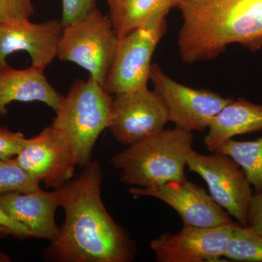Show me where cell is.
Listing matches in <instances>:
<instances>
[{
    "instance_id": "obj_1",
    "label": "cell",
    "mask_w": 262,
    "mask_h": 262,
    "mask_svg": "<svg viewBox=\"0 0 262 262\" xmlns=\"http://www.w3.org/2000/svg\"><path fill=\"white\" fill-rule=\"evenodd\" d=\"M102 168L91 160L82 173L57 188L65 220L48 248L62 262H128L136 246L126 231L108 214L101 196Z\"/></svg>"
},
{
    "instance_id": "obj_2",
    "label": "cell",
    "mask_w": 262,
    "mask_h": 262,
    "mask_svg": "<svg viewBox=\"0 0 262 262\" xmlns=\"http://www.w3.org/2000/svg\"><path fill=\"white\" fill-rule=\"evenodd\" d=\"M178 8L184 63L213 59L232 44L252 53L262 50V0H182Z\"/></svg>"
},
{
    "instance_id": "obj_3",
    "label": "cell",
    "mask_w": 262,
    "mask_h": 262,
    "mask_svg": "<svg viewBox=\"0 0 262 262\" xmlns=\"http://www.w3.org/2000/svg\"><path fill=\"white\" fill-rule=\"evenodd\" d=\"M192 133L176 127L156 133L127 146L111 159L120 179L128 185L153 188L187 179L188 155L193 149Z\"/></svg>"
},
{
    "instance_id": "obj_4",
    "label": "cell",
    "mask_w": 262,
    "mask_h": 262,
    "mask_svg": "<svg viewBox=\"0 0 262 262\" xmlns=\"http://www.w3.org/2000/svg\"><path fill=\"white\" fill-rule=\"evenodd\" d=\"M113 98L91 77L76 81L63 96L51 126L70 146L77 166L91 161L96 141L108 128Z\"/></svg>"
},
{
    "instance_id": "obj_5",
    "label": "cell",
    "mask_w": 262,
    "mask_h": 262,
    "mask_svg": "<svg viewBox=\"0 0 262 262\" xmlns=\"http://www.w3.org/2000/svg\"><path fill=\"white\" fill-rule=\"evenodd\" d=\"M118 42L110 17L96 7L83 18L63 27L57 57L82 67L103 88Z\"/></svg>"
},
{
    "instance_id": "obj_6",
    "label": "cell",
    "mask_w": 262,
    "mask_h": 262,
    "mask_svg": "<svg viewBox=\"0 0 262 262\" xmlns=\"http://www.w3.org/2000/svg\"><path fill=\"white\" fill-rule=\"evenodd\" d=\"M166 31V16L160 15L119 38L103 85L108 94L114 96L147 87L151 58Z\"/></svg>"
},
{
    "instance_id": "obj_7",
    "label": "cell",
    "mask_w": 262,
    "mask_h": 262,
    "mask_svg": "<svg viewBox=\"0 0 262 262\" xmlns=\"http://www.w3.org/2000/svg\"><path fill=\"white\" fill-rule=\"evenodd\" d=\"M187 166L206 182L210 194L239 225L248 227L253 196L251 185L243 169L230 157L218 152L203 155L191 150Z\"/></svg>"
},
{
    "instance_id": "obj_8",
    "label": "cell",
    "mask_w": 262,
    "mask_h": 262,
    "mask_svg": "<svg viewBox=\"0 0 262 262\" xmlns=\"http://www.w3.org/2000/svg\"><path fill=\"white\" fill-rule=\"evenodd\" d=\"M149 80L166 106L170 122L191 133L208 128L213 117L232 99L208 90L192 89L179 83L157 63L151 65Z\"/></svg>"
},
{
    "instance_id": "obj_9",
    "label": "cell",
    "mask_w": 262,
    "mask_h": 262,
    "mask_svg": "<svg viewBox=\"0 0 262 262\" xmlns=\"http://www.w3.org/2000/svg\"><path fill=\"white\" fill-rule=\"evenodd\" d=\"M168 122L165 103L148 86L113 96L108 129L120 144L130 145L163 130Z\"/></svg>"
},
{
    "instance_id": "obj_10",
    "label": "cell",
    "mask_w": 262,
    "mask_h": 262,
    "mask_svg": "<svg viewBox=\"0 0 262 262\" xmlns=\"http://www.w3.org/2000/svg\"><path fill=\"white\" fill-rule=\"evenodd\" d=\"M237 224L212 227L184 225L175 234L165 232L150 243L158 262L219 261Z\"/></svg>"
},
{
    "instance_id": "obj_11",
    "label": "cell",
    "mask_w": 262,
    "mask_h": 262,
    "mask_svg": "<svg viewBox=\"0 0 262 262\" xmlns=\"http://www.w3.org/2000/svg\"><path fill=\"white\" fill-rule=\"evenodd\" d=\"M15 159L34 179L54 189L72 179L77 166L70 146L51 125L26 139Z\"/></svg>"
},
{
    "instance_id": "obj_12",
    "label": "cell",
    "mask_w": 262,
    "mask_h": 262,
    "mask_svg": "<svg viewBox=\"0 0 262 262\" xmlns=\"http://www.w3.org/2000/svg\"><path fill=\"white\" fill-rule=\"evenodd\" d=\"M129 193L135 198L152 196L164 202L179 213L184 225L212 227L234 223L211 194L187 179L157 187H131Z\"/></svg>"
},
{
    "instance_id": "obj_13",
    "label": "cell",
    "mask_w": 262,
    "mask_h": 262,
    "mask_svg": "<svg viewBox=\"0 0 262 262\" xmlns=\"http://www.w3.org/2000/svg\"><path fill=\"white\" fill-rule=\"evenodd\" d=\"M62 31L61 20L55 19L39 24L29 18L0 23V68L8 65L10 55L25 51L32 67L45 70L58 56Z\"/></svg>"
},
{
    "instance_id": "obj_14",
    "label": "cell",
    "mask_w": 262,
    "mask_h": 262,
    "mask_svg": "<svg viewBox=\"0 0 262 262\" xmlns=\"http://www.w3.org/2000/svg\"><path fill=\"white\" fill-rule=\"evenodd\" d=\"M0 206L13 220L25 225L32 237L53 242L59 228L55 221L61 200L57 189L45 192L41 189L30 192H8L0 194Z\"/></svg>"
},
{
    "instance_id": "obj_15",
    "label": "cell",
    "mask_w": 262,
    "mask_h": 262,
    "mask_svg": "<svg viewBox=\"0 0 262 262\" xmlns=\"http://www.w3.org/2000/svg\"><path fill=\"white\" fill-rule=\"evenodd\" d=\"M63 98L48 82L44 70L32 66L20 70L8 64L0 68V116L14 101H39L56 112Z\"/></svg>"
},
{
    "instance_id": "obj_16",
    "label": "cell",
    "mask_w": 262,
    "mask_h": 262,
    "mask_svg": "<svg viewBox=\"0 0 262 262\" xmlns=\"http://www.w3.org/2000/svg\"><path fill=\"white\" fill-rule=\"evenodd\" d=\"M208 128L203 143L207 149L214 152L221 144L234 136L261 131L262 105L245 98H232L213 117Z\"/></svg>"
},
{
    "instance_id": "obj_17",
    "label": "cell",
    "mask_w": 262,
    "mask_h": 262,
    "mask_svg": "<svg viewBox=\"0 0 262 262\" xmlns=\"http://www.w3.org/2000/svg\"><path fill=\"white\" fill-rule=\"evenodd\" d=\"M182 0H106L108 17L119 38L151 19L168 15Z\"/></svg>"
},
{
    "instance_id": "obj_18",
    "label": "cell",
    "mask_w": 262,
    "mask_h": 262,
    "mask_svg": "<svg viewBox=\"0 0 262 262\" xmlns=\"http://www.w3.org/2000/svg\"><path fill=\"white\" fill-rule=\"evenodd\" d=\"M214 152L230 157L243 169L256 192H262V137L248 141L228 139Z\"/></svg>"
},
{
    "instance_id": "obj_19",
    "label": "cell",
    "mask_w": 262,
    "mask_h": 262,
    "mask_svg": "<svg viewBox=\"0 0 262 262\" xmlns=\"http://www.w3.org/2000/svg\"><path fill=\"white\" fill-rule=\"evenodd\" d=\"M224 257L231 261L262 262V236L237 225L225 248Z\"/></svg>"
},
{
    "instance_id": "obj_20",
    "label": "cell",
    "mask_w": 262,
    "mask_h": 262,
    "mask_svg": "<svg viewBox=\"0 0 262 262\" xmlns=\"http://www.w3.org/2000/svg\"><path fill=\"white\" fill-rule=\"evenodd\" d=\"M39 183L19 165L15 158L0 159V194L33 192L40 189Z\"/></svg>"
},
{
    "instance_id": "obj_21",
    "label": "cell",
    "mask_w": 262,
    "mask_h": 262,
    "mask_svg": "<svg viewBox=\"0 0 262 262\" xmlns=\"http://www.w3.org/2000/svg\"><path fill=\"white\" fill-rule=\"evenodd\" d=\"M34 13L32 0H0V23L30 18Z\"/></svg>"
},
{
    "instance_id": "obj_22",
    "label": "cell",
    "mask_w": 262,
    "mask_h": 262,
    "mask_svg": "<svg viewBox=\"0 0 262 262\" xmlns=\"http://www.w3.org/2000/svg\"><path fill=\"white\" fill-rule=\"evenodd\" d=\"M96 7V0H62V27L75 23Z\"/></svg>"
},
{
    "instance_id": "obj_23",
    "label": "cell",
    "mask_w": 262,
    "mask_h": 262,
    "mask_svg": "<svg viewBox=\"0 0 262 262\" xmlns=\"http://www.w3.org/2000/svg\"><path fill=\"white\" fill-rule=\"evenodd\" d=\"M26 138L19 132L0 127V159L14 158L23 146Z\"/></svg>"
},
{
    "instance_id": "obj_24",
    "label": "cell",
    "mask_w": 262,
    "mask_h": 262,
    "mask_svg": "<svg viewBox=\"0 0 262 262\" xmlns=\"http://www.w3.org/2000/svg\"><path fill=\"white\" fill-rule=\"evenodd\" d=\"M9 234L18 237H32L29 229L23 224L10 216L0 206V234Z\"/></svg>"
},
{
    "instance_id": "obj_25",
    "label": "cell",
    "mask_w": 262,
    "mask_h": 262,
    "mask_svg": "<svg viewBox=\"0 0 262 262\" xmlns=\"http://www.w3.org/2000/svg\"><path fill=\"white\" fill-rule=\"evenodd\" d=\"M248 227L262 236V192L253 194L248 211Z\"/></svg>"
},
{
    "instance_id": "obj_26",
    "label": "cell",
    "mask_w": 262,
    "mask_h": 262,
    "mask_svg": "<svg viewBox=\"0 0 262 262\" xmlns=\"http://www.w3.org/2000/svg\"><path fill=\"white\" fill-rule=\"evenodd\" d=\"M0 117H1V116H0Z\"/></svg>"
}]
</instances>
